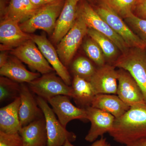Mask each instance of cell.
Listing matches in <instances>:
<instances>
[{
    "label": "cell",
    "instance_id": "1",
    "mask_svg": "<svg viewBox=\"0 0 146 146\" xmlns=\"http://www.w3.org/2000/svg\"><path fill=\"white\" fill-rule=\"evenodd\" d=\"M108 133L114 141L125 145L146 138V104L131 107L115 118Z\"/></svg>",
    "mask_w": 146,
    "mask_h": 146
},
{
    "label": "cell",
    "instance_id": "2",
    "mask_svg": "<svg viewBox=\"0 0 146 146\" xmlns=\"http://www.w3.org/2000/svg\"><path fill=\"white\" fill-rule=\"evenodd\" d=\"M115 68L127 71L141 88L146 103V49L132 47L119 56Z\"/></svg>",
    "mask_w": 146,
    "mask_h": 146
},
{
    "label": "cell",
    "instance_id": "3",
    "mask_svg": "<svg viewBox=\"0 0 146 146\" xmlns=\"http://www.w3.org/2000/svg\"><path fill=\"white\" fill-rule=\"evenodd\" d=\"M65 1L58 0L47 4L31 18L19 24L21 29L28 34L33 33L37 30H42L51 35Z\"/></svg>",
    "mask_w": 146,
    "mask_h": 146
},
{
    "label": "cell",
    "instance_id": "4",
    "mask_svg": "<svg viewBox=\"0 0 146 146\" xmlns=\"http://www.w3.org/2000/svg\"><path fill=\"white\" fill-rule=\"evenodd\" d=\"M77 14L89 28L93 29L111 39L117 45L121 53L129 49V48L126 43L99 16L89 2L86 0L78 2Z\"/></svg>",
    "mask_w": 146,
    "mask_h": 146
},
{
    "label": "cell",
    "instance_id": "5",
    "mask_svg": "<svg viewBox=\"0 0 146 146\" xmlns=\"http://www.w3.org/2000/svg\"><path fill=\"white\" fill-rule=\"evenodd\" d=\"M36 100L46 122L48 138L47 146H63L67 140L71 142L75 141L76 136L63 127L47 101L39 96L36 97Z\"/></svg>",
    "mask_w": 146,
    "mask_h": 146
},
{
    "label": "cell",
    "instance_id": "6",
    "mask_svg": "<svg viewBox=\"0 0 146 146\" xmlns=\"http://www.w3.org/2000/svg\"><path fill=\"white\" fill-rule=\"evenodd\" d=\"M28 86L32 93L47 101L53 97L60 95L71 98L74 96L72 86L67 85L54 72L42 75L28 83Z\"/></svg>",
    "mask_w": 146,
    "mask_h": 146
},
{
    "label": "cell",
    "instance_id": "7",
    "mask_svg": "<svg viewBox=\"0 0 146 146\" xmlns=\"http://www.w3.org/2000/svg\"><path fill=\"white\" fill-rule=\"evenodd\" d=\"M88 28L84 21L77 16L72 28L58 44V54L67 68L70 64L83 38L87 35Z\"/></svg>",
    "mask_w": 146,
    "mask_h": 146
},
{
    "label": "cell",
    "instance_id": "8",
    "mask_svg": "<svg viewBox=\"0 0 146 146\" xmlns=\"http://www.w3.org/2000/svg\"><path fill=\"white\" fill-rule=\"evenodd\" d=\"M94 8L112 29L125 41L129 48L136 47L146 49L145 44L131 30L121 17L101 2Z\"/></svg>",
    "mask_w": 146,
    "mask_h": 146
},
{
    "label": "cell",
    "instance_id": "9",
    "mask_svg": "<svg viewBox=\"0 0 146 146\" xmlns=\"http://www.w3.org/2000/svg\"><path fill=\"white\" fill-rule=\"evenodd\" d=\"M10 53L33 70L42 75L55 72L32 39L11 50Z\"/></svg>",
    "mask_w": 146,
    "mask_h": 146
},
{
    "label": "cell",
    "instance_id": "10",
    "mask_svg": "<svg viewBox=\"0 0 146 146\" xmlns=\"http://www.w3.org/2000/svg\"><path fill=\"white\" fill-rule=\"evenodd\" d=\"M117 95L129 107L146 104L143 95L136 80L130 74L122 69L118 70Z\"/></svg>",
    "mask_w": 146,
    "mask_h": 146
},
{
    "label": "cell",
    "instance_id": "11",
    "mask_svg": "<svg viewBox=\"0 0 146 146\" xmlns=\"http://www.w3.org/2000/svg\"><path fill=\"white\" fill-rule=\"evenodd\" d=\"M70 97L60 95L53 97L47 101L63 127L69 122L75 119L87 120L85 108L76 107L72 103Z\"/></svg>",
    "mask_w": 146,
    "mask_h": 146
},
{
    "label": "cell",
    "instance_id": "12",
    "mask_svg": "<svg viewBox=\"0 0 146 146\" xmlns=\"http://www.w3.org/2000/svg\"><path fill=\"white\" fill-rule=\"evenodd\" d=\"M86 119L91 123V127L85 137L88 142H95L99 136L103 137L105 133L111 130L115 117L108 112L89 106L85 108Z\"/></svg>",
    "mask_w": 146,
    "mask_h": 146
},
{
    "label": "cell",
    "instance_id": "13",
    "mask_svg": "<svg viewBox=\"0 0 146 146\" xmlns=\"http://www.w3.org/2000/svg\"><path fill=\"white\" fill-rule=\"evenodd\" d=\"M30 39H31V35L23 31L18 22L9 19H3L1 21V51L11 50Z\"/></svg>",
    "mask_w": 146,
    "mask_h": 146
},
{
    "label": "cell",
    "instance_id": "14",
    "mask_svg": "<svg viewBox=\"0 0 146 146\" xmlns=\"http://www.w3.org/2000/svg\"><path fill=\"white\" fill-rule=\"evenodd\" d=\"M115 68L113 65L106 64L97 68L89 81L96 95H117L118 74Z\"/></svg>",
    "mask_w": 146,
    "mask_h": 146
},
{
    "label": "cell",
    "instance_id": "15",
    "mask_svg": "<svg viewBox=\"0 0 146 146\" xmlns=\"http://www.w3.org/2000/svg\"><path fill=\"white\" fill-rule=\"evenodd\" d=\"M31 39L37 45L58 76L67 85L70 86L72 81L70 73L67 67L61 62L56 50L49 40L44 35H31Z\"/></svg>",
    "mask_w": 146,
    "mask_h": 146
},
{
    "label": "cell",
    "instance_id": "16",
    "mask_svg": "<svg viewBox=\"0 0 146 146\" xmlns=\"http://www.w3.org/2000/svg\"><path fill=\"white\" fill-rule=\"evenodd\" d=\"M32 93L28 86L23 83L21 84V103L19 116L22 127L44 117L42 110L37 104L36 98H35Z\"/></svg>",
    "mask_w": 146,
    "mask_h": 146
},
{
    "label": "cell",
    "instance_id": "17",
    "mask_svg": "<svg viewBox=\"0 0 146 146\" xmlns=\"http://www.w3.org/2000/svg\"><path fill=\"white\" fill-rule=\"evenodd\" d=\"M78 3L76 0H65L51 36L55 44H58L74 26L77 16Z\"/></svg>",
    "mask_w": 146,
    "mask_h": 146
},
{
    "label": "cell",
    "instance_id": "18",
    "mask_svg": "<svg viewBox=\"0 0 146 146\" xmlns=\"http://www.w3.org/2000/svg\"><path fill=\"white\" fill-rule=\"evenodd\" d=\"M0 74L19 83H29L41 76V74L30 72L17 58L9 57L5 65L0 68Z\"/></svg>",
    "mask_w": 146,
    "mask_h": 146
},
{
    "label": "cell",
    "instance_id": "19",
    "mask_svg": "<svg viewBox=\"0 0 146 146\" xmlns=\"http://www.w3.org/2000/svg\"><path fill=\"white\" fill-rule=\"evenodd\" d=\"M19 133L23 138V146H47L48 138L44 117L23 127Z\"/></svg>",
    "mask_w": 146,
    "mask_h": 146
},
{
    "label": "cell",
    "instance_id": "20",
    "mask_svg": "<svg viewBox=\"0 0 146 146\" xmlns=\"http://www.w3.org/2000/svg\"><path fill=\"white\" fill-rule=\"evenodd\" d=\"M20 96L0 109V131L7 133L19 132L22 127L19 116Z\"/></svg>",
    "mask_w": 146,
    "mask_h": 146
},
{
    "label": "cell",
    "instance_id": "21",
    "mask_svg": "<svg viewBox=\"0 0 146 146\" xmlns=\"http://www.w3.org/2000/svg\"><path fill=\"white\" fill-rule=\"evenodd\" d=\"M91 106L108 112L115 118L121 117L130 108L115 94H97Z\"/></svg>",
    "mask_w": 146,
    "mask_h": 146
},
{
    "label": "cell",
    "instance_id": "22",
    "mask_svg": "<svg viewBox=\"0 0 146 146\" xmlns=\"http://www.w3.org/2000/svg\"><path fill=\"white\" fill-rule=\"evenodd\" d=\"M39 9L30 0H10L2 19L13 20L20 24L31 18Z\"/></svg>",
    "mask_w": 146,
    "mask_h": 146
},
{
    "label": "cell",
    "instance_id": "23",
    "mask_svg": "<svg viewBox=\"0 0 146 146\" xmlns=\"http://www.w3.org/2000/svg\"><path fill=\"white\" fill-rule=\"evenodd\" d=\"M72 85L74 94L72 98L76 103L82 108L91 106L96 94L90 82L78 76H74Z\"/></svg>",
    "mask_w": 146,
    "mask_h": 146
},
{
    "label": "cell",
    "instance_id": "24",
    "mask_svg": "<svg viewBox=\"0 0 146 146\" xmlns=\"http://www.w3.org/2000/svg\"><path fill=\"white\" fill-rule=\"evenodd\" d=\"M87 35L99 46L106 59L115 62L119 56L120 51L115 43L107 36L92 29L88 28Z\"/></svg>",
    "mask_w": 146,
    "mask_h": 146
},
{
    "label": "cell",
    "instance_id": "25",
    "mask_svg": "<svg viewBox=\"0 0 146 146\" xmlns=\"http://www.w3.org/2000/svg\"><path fill=\"white\" fill-rule=\"evenodd\" d=\"M21 84L4 76L0 78V102L1 103L13 101L20 96Z\"/></svg>",
    "mask_w": 146,
    "mask_h": 146
},
{
    "label": "cell",
    "instance_id": "26",
    "mask_svg": "<svg viewBox=\"0 0 146 146\" xmlns=\"http://www.w3.org/2000/svg\"><path fill=\"white\" fill-rule=\"evenodd\" d=\"M96 69L89 59L83 56L76 58L71 65L74 76H78L88 81H90Z\"/></svg>",
    "mask_w": 146,
    "mask_h": 146
},
{
    "label": "cell",
    "instance_id": "27",
    "mask_svg": "<svg viewBox=\"0 0 146 146\" xmlns=\"http://www.w3.org/2000/svg\"><path fill=\"white\" fill-rule=\"evenodd\" d=\"M110 9L124 19L133 14L136 0H100Z\"/></svg>",
    "mask_w": 146,
    "mask_h": 146
},
{
    "label": "cell",
    "instance_id": "28",
    "mask_svg": "<svg viewBox=\"0 0 146 146\" xmlns=\"http://www.w3.org/2000/svg\"><path fill=\"white\" fill-rule=\"evenodd\" d=\"M83 49L87 56L99 67L106 64V58L99 46L93 39H87L83 45Z\"/></svg>",
    "mask_w": 146,
    "mask_h": 146
},
{
    "label": "cell",
    "instance_id": "29",
    "mask_svg": "<svg viewBox=\"0 0 146 146\" xmlns=\"http://www.w3.org/2000/svg\"><path fill=\"white\" fill-rule=\"evenodd\" d=\"M124 20L146 46V20L138 18L133 13Z\"/></svg>",
    "mask_w": 146,
    "mask_h": 146
},
{
    "label": "cell",
    "instance_id": "30",
    "mask_svg": "<svg viewBox=\"0 0 146 146\" xmlns=\"http://www.w3.org/2000/svg\"><path fill=\"white\" fill-rule=\"evenodd\" d=\"M0 146H23V141L19 132L7 133L0 131Z\"/></svg>",
    "mask_w": 146,
    "mask_h": 146
},
{
    "label": "cell",
    "instance_id": "31",
    "mask_svg": "<svg viewBox=\"0 0 146 146\" xmlns=\"http://www.w3.org/2000/svg\"><path fill=\"white\" fill-rule=\"evenodd\" d=\"M133 14L138 18L146 20V0H136Z\"/></svg>",
    "mask_w": 146,
    "mask_h": 146
},
{
    "label": "cell",
    "instance_id": "32",
    "mask_svg": "<svg viewBox=\"0 0 146 146\" xmlns=\"http://www.w3.org/2000/svg\"><path fill=\"white\" fill-rule=\"evenodd\" d=\"M9 57L6 51H1L0 54V68L4 66L8 61Z\"/></svg>",
    "mask_w": 146,
    "mask_h": 146
},
{
    "label": "cell",
    "instance_id": "33",
    "mask_svg": "<svg viewBox=\"0 0 146 146\" xmlns=\"http://www.w3.org/2000/svg\"><path fill=\"white\" fill-rule=\"evenodd\" d=\"M91 146H111L110 144L106 141V139L101 137L100 140H97L94 142Z\"/></svg>",
    "mask_w": 146,
    "mask_h": 146
},
{
    "label": "cell",
    "instance_id": "34",
    "mask_svg": "<svg viewBox=\"0 0 146 146\" xmlns=\"http://www.w3.org/2000/svg\"><path fill=\"white\" fill-rule=\"evenodd\" d=\"M30 1L37 9H41L47 4L45 0H30Z\"/></svg>",
    "mask_w": 146,
    "mask_h": 146
},
{
    "label": "cell",
    "instance_id": "35",
    "mask_svg": "<svg viewBox=\"0 0 146 146\" xmlns=\"http://www.w3.org/2000/svg\"><path fill=\"white\" fill-rule=\"evenodd\" d=\"M125 146H146V138H142L134 141Z\"/></svg>",
    "mask_w": 146,
    "mask_h": 146
},
{
    "label": "cell",
    "instance_id": "36",
    "mask_svg": "<svg viewBox=\"0 0 146 146\" xmlns=\"http://www.w3.org/2000/svg\"><path fill=\"white\" fill-rule=\"evenodd\" d=\"M63 146H75L73 145L71 143V142L69 141V140H67V141H65V143Z\"/></svg>",
    "mask_w": 146,
    "mask_h": 146
},
{
    "label": "cell",
    "instance_id": "37",
    "mask_svg": "<svg viewBox=\"0 0 146 146\" xmlns=\"http://www.w3.org/2000/svg\"><path fill=\"white\" fill-rule=\"evenodd\" d=\"M58 0H45L47 4L55 2Z\"/></svg>",
    "mask_w": 146,
    "mask_h": 146
},
{
    "label": "cell",
    "instance_id": "38",
    "mask_svg": "<svg viewBox=\"0 0 146 146\" xmlns=\"http://www.w3.org/2000/svg\"><path fill=\"white\" fill-rule=\"evenodd\" d=\"M76 1H77L78 2H79L80 1H81V0H76ZM86 1L89 2L93 3L96 0H86Z\"/></svg>",
    "mask_w": 146,
    "mask_h": 146
},
{
    "label": "cell",
    "instance_id": "39",
    "mask_svg": "<svg viewBox=\"0 0 146 146\" xmlns=\"http://www.w3.org/2000/svg\"></svg>",
    "mask_w": 146,
    "mask_h": 146
}]
</instances>
